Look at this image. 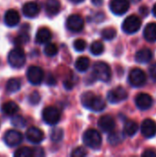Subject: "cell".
<instances>
[{
    "label": "cell",
    "mask_w": 156,
    "mask_h": 157,
    "mask_svg": "<svg viewBox=\"0 0 156 157\" xmlns=\"http://www.w3.org/2000/svg\"><path fill=\"white\" fill-rule=\"evenodd\" d=\"M63 137V131L61 128H55L51 132V139L54 143H58L62 141Z\"/></svg>",
    "instance_id": "836d02e7"
},
{
    "label": "cell",
    "mask_w": 156,
    "mask_h": 157,
    "mask_svg": "<svg viewBox=\"0 0 156 157\" xmlns=\"http://www.w3.org/2000/svg\"><path fill=\"white\" fill-rule=\"evenodd\" d=\"M116 36H117V30L112 27L105 28L101 32V37L106 40H111Z\"/></svg>",
    "instance_id": "83f0119b"
},
{
    "label": "cell",
    "mask_w": 156,
    "mask_h": 157,
    "mask_svg": "<svg viewBox=\"0 0 156 157\" xmlns=\"http://www.w3.org/2000/svg\"><path fill=\"white\" fill-rule=\"evenodd\" d=\"M153 103H154L153 98L149 94H146V93H141L137 95L135 98V104L137 108L141 110H147L151 109V107L153 106Z\"/></svg>",
    "instance_id": "5bb4252c"
},
{
    "label": "cell",
    "mask_w": 156,
    "mask_h": 157,
    "mask_svg": "<svg viewBox=\"0 0 156 157\" xmlns=\"http://www.w3.org/2000/svg\"><path fill=\"white\" fill-rule=\"evenodd\" d=\"M11 123L16 128H25L27 125L26 120L20 115H14V117L11 120Z\"/></svg>",
    "instance_id": "4dcf8cb0"
},
{
    "label": "cell",
    "mask_w": 156,
    "mask_h": 157,
    "mask_svg": "<svg viewBox=\"0 0 156 157\" xmlns=\"http://www.w3.org/2000/svg\"><path fill=\"white\" fill-rule=\"evenodd\" d=\"M87 154L83 147H76L75 149H74V151L71 154V155L73 157H84Z\"/></svg>",
    "instance_id": "8d00e7d4"
},
{
    "label": "cell",
    "mask_w": 156,
    "mask_h": 157,
    "mask_svg": "<svg viewBox=\"0 0 156 157\" xmlns=\"http://www.w3.org/2000/svg\"><path fill=\"white\" fill-rule=\"evenodd\" d=\"M26 138L29 143L38 144L43 141L44 133L40 129L37 127H30L26 132Z\"/></svg>",
    "instance_id": "4fadbf2b"
},
{
    "label": "cell",
    "mask_w": 156,
    "mask_h": 157,
    "mask_svg": "<svg viewBox=\"0 0 156 157\" xmlns=\"http://www.w3.org/2000/svg\"><path fill=\"white\" fill-rule=\"evenodd\" d=\"M33 155L34 156H43L44 152L41 148H35V149H33Z\"/></svg>",
    "instance_id": "60d3db41"
},
{
    "label": "cell",
    "mask_w": 156,
    "mask_h": 157,
    "mask_svg": "<svg viewBox=\"0 0 156 157\" xmlns=\"http://www.w3.org/2000/svg\"><path fill=\"white\" fill-rule=\"evenodd\" d=\"M14 156L17 157H30L33 156V150L29 147H21L14 153Z\"/></svg>",
    "instance_id": "1f68e13d"
},
{
    "label": "cell",
    "mask_w": 156,
    "mask_h": 157,
    "mask_svg": "<svg viewBox=\"0 0 156 157\" xmlns=\"http://www.w3.org/2000/svg\"><path fill=\"white\" fill-rule=\"evenodd\" d=\"M141 132L145 138L154 137L156 134V123L151 119L143 121L141 125Z\"/></svg>",
    "instance_id": "9a60e30c"
},
{
    "label": "cell",
    "mask_w": 156,
    "mask_h": 157,
    "mask_svg": "<svg viewBox=\"0 0 156 157\" xmlns=\"http://www.w3.org/2000/svg\"><path fill=\"white\" fill-rule=\"evenodd\" d=\"M143 156H147V157H156V152L154 150L149 149L146 150L143 153Z\"/></svg>",
    "instance_id": "ab89813d"
},
{
    "label": "cell",
    "mask_w": 156,
    "mask_h": 157,
    "mask_svg": "<svg viewBox=\"0 0 156 157\" xmlns=\"http://www.w3.org/2000/svg\"><path fill=\"white\" fill-rule=\"evenodd\" d=\"M46 84L48 86H54L56 84V79H55V77L51 74H49L46 76Z\"/></svg>",
    "instance_id": "74e56055"
},
{
    "label": "cell",
    "mask_w": 156,
    "mask_h": 157,
    "mask_svg": "<svg viewBox=\"0 0 156 157\" xmlns=\"http://www.w3.org/2000/svg\"><path fill=\"white\" fill-rule=\"evenodd\" d=\"M92 2L95 6H101L103 3V0H92Z\"/></svg>",
    "instance_id": "7bdbcfd3"
},
{
    "label": "cell",
    "mask_w": 156,
    "mask_h": 157,
    "mask_svg": "<svg viewBox=\"0 0 156 157\" xmlns=\"http://www.w3.org/2000/svg\"><path fill=\"white\" fill-rule=\"evenodd\" d=\"M131 2H133V3H135V4H136V3H138V2H140V1H141V0H131Z\"/></svg>",
    "instance_id": "bcb514c9"
},
{
    "label": "cell",
    "mask_w": 156,
    "mask_h": 157,
    "mask_svg": "<svg viewBox=\"0 0 156 157\" xmlns=\"http://www.w3.org/2000/svg\"><path fill=\"white\" fill-rule=\"evenodd\" d=\"M153 59V52L150 49L144 48L138 51L135 54V60L140 63H147Z\"/></svg>",
    "instance_id": "ffe728a7"
},
{
    "label": "cell",
    "mask_w": 156,
    "mask_h": 157,
    "mask_svg": "<svg viewBox=\"0 0 156 157\" xmlns=\"http://www.w3.org/2000/svg\"><path fill=\"white\" fill-rule=\"evenodd\" d=\"M153 14H154V16L156 17V4L153 6Z\"/></svg>",
    "instance_id": "f6af8a7d"
},
{
    "label": "cell",
    "mask_w": 156,
    "mask_h": 157,
    "mask_svg": "<svg viewBox=\"0 0 156 157\" xmlns=\"http://www.w3.org/2000/svg\"><path fill=\"white\" fill-rule=\"evenodd\" d=\"M23 136L17 130H8L4 134V142L9 147H14L22 143Z\"/></svg>",
    "instance_id": "8fae6325"
},
{
    "label": "cell",
    "mask_w": 156,
    "mask_h": 157,
    "mask_svg": "<svg viewBox=\"0 0 156 157\" xmlns=\"http://www.w3.org/2000/svg\"><path fill=\"white\" fill-rule=\"evenodd\" d=\"M89 65H90V60L86 56L79 57L74 63V67L78 72H86L89 68Z\"/></svg>",
    "instance_id": "d4e9b609"
},
{
    "label": "cell",
    "mask_w": 156,
    "mask_h": 157,
    "mask_svg": "<svg viewBox=\"0 0 156 157\" xmlns=\"http://www.w3.org/2000/svg\"><path fill=\"white\" fill-rule=\"evenodd\" d=\"M93 76L102 82H108L111 78V69L105 62H97L93 65Z\"/></svg>",
    "instance_id": "3957f363"
},
{
    "label": "cell",
    "mask_w": 156,
    "mask_h": 157,
    "mask_svg": "<svg viewBox=\"0 0 156 157\" xmlns=\"http://www.w3.org/2000/svg\"><path fill=\"white\" fill-rule=\"evenodd\" d=\"M142 26L141 18L135 15H131L122 23V30L127 34L136 33Z\"/></svg>",
    "instance_id": "5b68a950"
},
{
    "label": "cell",
    "mask_w": 156,
    "mask_h": 157,
    "mask_svg": "<svg viewBox=\"0 0 156 157\" xmlns=\"http://www.w3.org/2000/svg\"><path fill=\"white\" fill-rule=\"evenodd\" d=\"M83 142L89 148L98 149L102 144V137L97 130L89 129L85 132L83 135Z\"/></svg>",
    "instance_id": "277c9868"
},
{
    "label": "cell",
    "mask_w": 156,
    "mask_h": 157,
    "mask_svg": "<svg viewBox=\"0 0 156 157\" xmlns=\"http://www.w3.org/2000/svg\"><path fill=\"white\" fill-rule=\"evenodd\" d=\"M86 47V41L85 40H83V39H77L74 42V48L77 52H83V51H85Z\"/></svg>",
    "instance_id": "e575fe53"
},
{
    "label": "cell",
    "mask_w": 156,
    "mask_h": 157,
    "mask_svg": "<svg viewBox=\"0 0 156 157\" xmlns=\"http://www.w3.org/2000/svg\"><path fill=\"white\" fill-rule=\"evenodd\" d=\"M21 87V84L20 81L17 78H11L7 81L6 86V90L7 91V93L12 94V93H16L17 92Z\"/></svg>",
    "instance_id": "484cf974"
},
{
    "label": "cell",
    "mask_w": 156,
    "mask_h": 157,
    "mask_svg": "<svg viewBox=\"0 0 156 157\" xmlns=\"http://www.w3.org/2000/svg\"><path fill=\"white\" fill-rule=\"evenodd\" d=\"M72 3H74V4H79V3H82V2H84L85 0H70Z\"/></svg>",
    "instance_id": "ee69618b"
},
{
    "label": "cell",
    "mask_w": 156,
    "mask_h": 157,
    "mask_svg": "<svg viewBox=\"0 0 156 157\" xmlns=\"http://www.w3.org/2000/svg\"><path fill=\"white\" fill-rule=\"evenodd\" d=\"M8 63L13 68H21L26 63V54L20 46H17L11 50L7 56Z\"/></svg>",
    "instance_id": "7a4b0ae2"
},
{
    "label": "cell",
    "mask_w": 156,
    "mask_h": 157,
    "mask_svg": "<svg viewBox=\"0 0 156 157\" xmlns=\"http://www.w3.org/2000/svg\"><path fill=\"white\" fill-rule=\"evenodd\" d=\"M85 21L84 18L78 15V14H74L69 16V17L66 20V27L70 31L73 32H79L84 29Z\"/></svg>",
    "instance_id": "30bf717a"
},
{
    "label": "cell",
    "mask_w": 156,
    "mask_h": 157,
    "mask_svg": "<svg viewBox=\"0 0 156 157\" xmlns=\"http://www.w3.org/2000/svg\"><path fill=\"white\" fill-rule=\"evenodd\" d=\"M4 21L6 26L8 27H15L20 21V16L17 10L8 9L4 16Z\"/></svg>",
    "instance_id": "e0dca14e"
},
{
    "label": "cell",
    "mask_w": 156,
    "mask_h": 157,
    "mask_svg": "<svg viewBox=\"0 0 156 157\" xmlns=\"http://www.w3.org/2000/svg\"><path fill=\"white\" fill-rule=\"evenodd\" d=\"M140 13H141L143 17L147 16V15L149 14V9H148V7L145 6H141V7H140Z\"/></svg>",
    "instance_id": "b9f144b4"
},
{
    "label": "cell",
    "mask_w": 156,
    "mask_h": 157,
    "mask_svg": "<svg viewBox=\"0 0 156 157\" xmlns=\"http://www.w3.org/2000/svg\"><path fill=\"white\" fill-rule=\"evenodd\" d=\"M123 139H124V136L120 132H111L108 137V143L112 145H117L120 144L123 141Z\"/></svg>",
    "instance_id": "f546056e"
},
{
    "label": "cell",
    "mask_w": 156,
    "mask_h": 157,
    "mask_svg": "<svg viewBox=\"0 0 156 157\" xmlns=\"http://www.w3.org/2000/svg\"><path fill=\"white\" fill-rule=\"evenodd\" d=\"M40 101V95L38 91H33L29 97V102L31 105H37Z\"/></svg>",
    "instance_id": "d590c367"
},
{
    "label": "cell",
    "mask_w": 156,
    "mask_h": 157,
    "mask_svg": "<svg viewBox=\"0 0 156 157\" xmlns=\"http://www.w3.org/2000/svg\"><path fill=\"white\" fill-rule=\"evenodd\" d=\"M105 50L104 44L100 41V40H96L94 42H92V44L90 45V52L93 55H100Z\"/></svg>",
    "instance_id": "4316f807"
},
{
    "label": "cell",
    "mask_w": 156,
    "mask_h": 157,
    "mask_svg": "<svg viewBox=\"0 0 156 157\" xmlns=\"http://www.w3.org/2000/svg\"><path fill=\"white\" fill-rule=\"evenodd\" d=\"M109 8L115 15H124L130 8L129 0H110Z\"/></svg>",
    "instance_id": "7c38bea8"
},
{
    "label": "cell",
    "mask_w": 156,
    "mask_h": 157,
    "mask_svg": "<svg viewBox=\"0 0 156 157\" xmlns=\"http://www.w3.org/2000/svg\"><path fill=\"white\" fill-rule=\"evenodd\" d=\"M147 81V76L144 71L140 68H134L130 72L129 82L133 87H141L144 86Z\"/></svg>",
    "instance_id": "8992f818"
},
{
    "label": "cell",
    "mask_w": 156,
    "mask_h": 157,
    "mask_svg": "<svg viewBox=\"0 0 156 157\" xmlns=\"http://www.w3.org/2000/svg\"><path fill=\"white\" fill-rule=\"evenodd\" d=\"M22 12L27 17L32 18L40 13V6L35 2H27L22 7Z\"/></svg>",
    "instance_id": "ac0fdd59"
},
{
    "label": "cell",
    "mask_w": 156,
    "mask_h": 157,
    "mask_svg": "<svg viewBox=\"0 0 156 157\" xmlns=\"http://www.w3.org/2000/svg\"><path fill=\"white\" fill-rule=\"evenodd\" d=\"M139 130V125L134 121H127L124 124L123 128V133L127 136L132 137L136 134V132Z\"/></svg>",
    "instance_id": "cb8c5ba5"
},
{
    "label": "cell",
    "mask_w": 156,
    "mask_h": 157,
    "mask_svg": "<svg viewBox=\"0 0 156 157\" xmlns=\"http://www.w3.org/2000/svg\"><path fill=\"white\" fill-rule=\"evenodd\" d=\"M27 78L31 85L38 86L41 84V82L44 79V72L39 66H29L27 71Z\"/></svg>",
    "instance_id": "ba28073f"
},
{
    "label": "cell",
    "mask_w": 156,
    "mask_h": 157,
    "mask_svg": "<svg viewBox=\"0 0 156 157\" xmlns=\"http://www.w3.org/2000/svg\"><path fill=\"white\" fill-rule=\"evenodd\" d=\"M57 52H58V47L55 43H48L44 47V53L49 57L55 56Z\"/></svg>",
    "instance_id": "d6a6232c"
},
{
    "label": "cell",
    "mask_w": 156,
    "mask_h": 157,
    "mask_svg": "<svg viewBox=\"0 0 156 157\" xmlns=\"http://www.w3.org/2000/svg\"><path fill=\"white\" fill-rule=\"evenodd\" d=\"M42 119L45 123H47L49 125H55L59 122V121L61 119V113L57 108L49 106L43 109Z\"/></svg>",
    "instance_id": "52a82bcc"
},
{
    "label": "cell",
    "mask_w": 156,
    "mask_h": 157,
    "mask_svg": "<svg viewBox=\"0 0 156 157\" xmlns=\"http://www.w3.org/2000/svg\"><path fill=\"white\" fill-rule=\"evenodd\" d=\"M143 37L149 42L156 41V23L151 22L146 25L143 30Z\"/></svg>",
    "instance_id": "44dd1931"
},
{
    "label": "cell",
    "mask_w": 156,
    "mask_h": 157,
    "mask_svg": "<svg viewBox=\"0 0 156 157\" xmlns=\"http://www.w3.org/2000/svg\"><path fill=\"white\" fill-rule=\"evenodd\" d=\"M2 112L6 116H14L18 111V106L14 101H7L2 105Z\"/></svg>",
    "instance_id": "603a6c76"
},
{
    "label": "cell",
    "mask_w": 156,
    "mask_h": 157,
    "mask_svg": "<svg viewBox=\"0 0 156 157\" xmlns=\"http://www.w3.org/2000/svg\"><path fill=\"white\" fill-rule=\"evenodd\" d=\"M98 127L104 132H112L116 127L115 120L110 115H104L98 121Z\"/></svg>",
    "instance_id": "2e32d148"
},
{
    "label": "cell",
    "mask_w": 156,
    "mask_h": 157,
    "mask_svg": "<svg viewBox=\"0 0 156 157\" xmlns=\"http://www.w3.org/2000/svg\"><path fill=\"white\" fill-rule=\"evenodd\" d=\"M149 73H150L151 77L154 80H156V63L150 65V67H149Z\"/></svg>",
    "instance_id": "f35d334b"
},
{
    "label": "cell",
    "mask_w": 156,
    "mask_h": 157,
    "mask_svg": "<svg viewBox=\"0 0 156 157\" xmlns=\"http://www.w3.org/2000/svg\"><path fill=\"white\" fill-rule=\"evenodd\" d=\"M51 32L48 28H40L36 33V42L39 44L48 43L51 39Z\"/></svg>",
    "instance_id": "d6986e66"
},
{
    "label": "cell",
    "mask_w": 156,
    "mask_h": 157,
    "mask_svg": "<svg viewBox=\"0 0 156 157\" xmlns=\"http://www.w3.org/2000/svg\"><path fill=\"white\" fill-rule=\"evenodd\" d=\"M83 106L96 112H100L105 109L106 102L101 96H97L93 92H86L81 97Z\"/></svg>",
    "instance_id": "6da1fadb"
},
{
    "label": "cell",
    "mask_w": 156,
    "mask_h": 157,
    "mask_svg": "<svg viewBox=\"0 0 156 157\" xmlns=\"http://www.w3.org/2000/svg\"><path fill=\"white\" fill-rule=\"evenodd\" d=\"M61 3L59 0H47L45 3V10L49 16H55L60 12Z\"/></svg>",
    "instance_id": "7402d4cb"
},
{
    "label": "cell",
    "mask_w": 156,
    "mask_h": 157,
    "mask_svg": "<svg viewBox=\"0 0 156 157\" xmlns=\"http://www.w3.org/2000/svg\"><path fill=\"white\" fill-rule=\"evenodd\" d=\"M29 40V35L28 33V31H20V33L17 35V37H16L14 43L17 46H21L25 43H27Z\"/></svg>",
    "instance_id": "f1b7e54d"
},
{
    "label": "cell",
    "mask_w": 156,
    "mask_h": 157,
    "mask_svg": "<svg viewBox=\"0 0 156 157\" xmlns=\"http://www.w3.org/2000/svg\"><path fill=\"white\" fill-rule=\"evenodd\" d=\"M108 100L112 104H117L122 102L127 99L128 92L122 86H117L114 89L108 91Z\"/></svg>",
    "instance_id": "9c48e42d"
}]
</instances>
